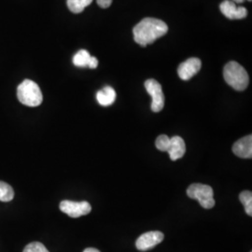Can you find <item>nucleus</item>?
I'll use <instances>...</instances> for the list:
<instances>
[{
	"label": "nucleus",
	"instance_id": "obj_1",
	"mask_svg": "<svg viewBox=\"0 0 252 252\" xmlns=\"http://www.w3.org/2000/svg\"><path fill=\"white\" fill-rule=\"evenodd\" d=\"M168 32L167 25L159 19L145 18L133 29L134 39L137 44L146 47Z\"/></svg>",
	"mask_w": 252,
	"mask_h": 252
},
{
	"label": "nucleus",
	"instance_id": "obj_2",
	"mask_svg": "<svg viewBox=\"0 0 252 252\" xmlns=\"http://www.w3.org/2000/svg\"><path fill=\"white\" fill-rule=\"evenodd\" d=\"M223 78L226 83L236 91L247 89L250 82V77L247 70L237 62H229L224 66Z\"/></svg>",
	"mask_w": 252,
	"mask_h": 252
},
{
	"label": "nucleus",
	"instance_id": "obj_3",
	"mask_svg": "<svg viewBox=\"0 0 252 252\" xmlns=\"http://www.w3.org/2000/svg\"><path fill=\"white\" fill-rule=\"evenodd\" d=\"M18 99L23 105L27 107H37L42 103L43 95L39 86L35 81L25 80L17 89Z\"/></svg>",
	"mask_w": 252,
	"mask_h": 252
},
{
	"label": "nucleus",
	"instance_id": "obj_4",
	"mask_svg": "<svg viewBox=\"0 0 252 252\" xmlns=\"http://www.w3.org/2000/svg\"><path fill=\"white\" fill-rule=\"evenodd\" d=\"M187 195L189 198L198 200L201 207L206 209H210L214 207L216 204L214 199L213 189L206 184H201V183L191 184L187 189Z\"/></svg>",
	"mask_w": 252,
	"mask_h": 252
},
{
	"label": "nucleus",
	"instance_id": "obj_5",
	"mask_svg": "<svg viewBox=\"0 0 252 252\" xmlns=\"http://www.w3.org/2000/svg\"><path fill=\"white\" fill-rule=\"evenodd\" d=\"M145 88L153 98L152 110L153 112H160L164 107V94L161 84L153 79H150L145 82Z\"/></svg>",
	"mask_w": 252,
	"mask_h": 252
},
{
	"label": "nucleus",
	"instance_id": "obj_6",
	"mask_svg": "<svg viewBox=\"0 0 252 252\" xmlns=\"http://www.w3.org/2000/svg\"><path fill=\"white\" fill-rule=\"evenodd\" d=\"M60 210L71 218H80L89 214L92 207L86 201L73 202L69 200H64L60 203Z\"/></svg>",
	"mask_w": 252,
	"mask_h": 252
},
{
	"label": "nucleus",
	"instance_id": "obj_7",
	"mask_svg": "<svg viewBox=\"0 0 252 252\" xmlns=\"http://www.w3.org/2000/svg\"><path fill=\"white\" fill-rule=\"evenodd\" d=\"M164 235L162 232L152 231L141 234L135 241V247L140 252H147L153 249L155 246L162 243Z\"/></svg>",
	"mask_w": 252,
	"mask_h": 252
},
{
	"label": "nucleus",
	"instance_id": "obj_8",
	"mask_svg": "<svg viewBox=\"0 0 252 252\" xmlns=\"http://www.w3.org/2000/svg\"><path fill=\"white\" fill-rule=\"evenodd\" d=\"M202 62L199 58H189L185 62L180 63L178 68V74L181 80L189 81L194 75L200 71Z\"/></svg>",
	"mask_w": 252,
	"mask_h": 252
},
{
	"label": "nucleus",
	"instance_id": "obj_9",
	"mask_svg": "<svg viewBox=\"0 0 252 252\" xmlns=\"http://www.w3.org/2000/svg\"><path fill=\"white\" fill-rule=\"evenodd\" d=\"M220 9L226 18L230 20H240L247 17L248 10L244 7H238L231 0H224L220 5Z\"/></svg>",
	"mask_w": 252,
	"mask_h": 252
},
{
	"label": "nucleus",
	"instance_id": "obj_10",
	"mask_svg": "<svg viewBox=\"0 0 252 252\" xmlns=\"http://www.w3.org/2000/svg\"><path fill=\"white\" fill-rule=\"evenodd\" d=\"M233 153L240 158L251 159L252 157V136L247 135L237 140L233 146Z\"/></svg>",
	"mask_w": 252,
	"mask_h": 252
},
{
	"label": "nucleus",
	"instance_id": "obj_11",
	"mask_svg": "<svg viewBox=\"0 0 252 252\" xmlns=\"http://www.w3.org/2000/svg\"><path fill=\"white\" fill-rule=\"evenodd\" d=\"M167 153L172 161H177L182 158L186 153V145L184 139L179 135H174L173 137H170V144Z\"/></svg>",
	"mask_w": 252,
	"mask_h": 252
},
{
	"label": "nucleus",
	"instance_id": "obj_12",
	"mask_svg": "<svg viewBox=\"0 0 252 252\" xmlns=\"http://www.w3.org/2000/svg\"><path fill=\"white\" fill-rule=\"evenodd\" d=\"M96 99L101 106L108 107L115 102L116 92L112 87L106 86L102 90L97 92Z\"/></svg>",
	"mask_w": 252,
	"mask_h": 252
},
{
	"label": "nucleus",
	"instance_id": "obj_13",
	"mask_svg": "<svg viewBox=\"0 0 252 252\" xmlns=\"http://www.w3.org/2000/svg\"><path fill=\"white\" fill-rule=\"evenodd\" d=\"M90 54L86 50H81L73 57V63L79 67L88 66L91 59Z\"/></svg>",
	"mask_w": 252,
	"mask_h": 252
},
{
	"label": "nucleus",
	"instance_id": "obj_14",
	"mask_svg": "<svg viewBox=\"0 0 252 252\" xmlns=\"http://www.w3.org/2000/svg\"><path fill=\"white\" fill-rule=\"evenodd\" d=\"M93 0H67V7L73 13H81L88 7Z\"/></svg>",
	"mask_w": 252,
	"mask_h": 252
},
{
	"label": "nucleus",
	"instance_id": "obj_15",
	"mask_svg": "<svg viewBox=\"0 0 252 252\" xmlns=\"http://www.w3.org/2000/svg\"><path fill=\"white\" fill-rule=\"evenodd\" d=\"M14 197V191L11 186L6 182L0 181V201L9 202Z\"/></svg>",
	"mask_w": 252,
	"mask_h": 252
},
{
	"label": "nucleus",
	"instance_id": "obj_16",
	"mask_svg": "<svg viewBox=\"0 0 252 252\" xmlns=\"http://www.w3.org/2000/svg\"><path fill=\"white\" fill-rule=\"evenodd\" d=\"M239 199L243 204L246 213L252 216V192L251 190H244L239 194Z\"/></svg>",
	"mask_w": 252,
	"mask_h": 252
},
{
	"label": "nucleus",
	"instance_id": "obj_17",
	"mask_svg": "<svg viewBox=\"0 0 252 252\" xmlns=\"http://www.w3.org/2000/svg\"><path fill=\"white\" fill-rule=\"evenodd\" d=\"M169 144H170V137L165 135H159L155 141L156 148L161 152H167Z\"/></svg>",
	"mask_w": 252,
	"mask_h": 252
},
{
	"label": "nucleus",
	"instance_id": "obj_18",
	"mask_svg": "<svg viewBox=\"0 0 252 252\" xmlns=\"http://www.w3.org/2000/svg\"><path fill=\"white\" fill-rule=\"evenodd\" d=\"M24 252H50L45 246L42 243L39 242H32V243L28 244L27 247L25 248Z\"/></svg>",
	"mask_w": 252,
	"mask_h": 252
},
{
	"label": "nucleus",
	"instance_id": "obj_19",
	"mask_svg": "<svg viewBox=\"0 0 252 252\" xmlns=\"http://www.w3.org/2000/svg\"><path fill=\"white\" fill-rule=\"evenodd\" d=\"M97 4L99 5V7L103 8V9H108L110 7L112 0H96Z\"/></svg>",
	"mask_w": 252,
	"mask_h": 252
},
{
	"label": "nucleus",
	"instance_id": "obj_20",
	"mask_svg": "<svg viewBox=\"0 0 252 252\" xmlns=\"http://www.w3.org/2000/svg\"><path fill=\"white\" fill-rule=\"evenodd\" d=\"M97 65H98V60L95 57L92 56L89 64H88V67H90L92 69H94V68L97 67Z\"/></svg>",
	"mask_w": 252,
	"mask_h": 252
},
{
	"label": "nucleus",
	"instance_id": "obj_21",
	"mask_svg": "<svg viewBox=\"0 0 252 252\" xmlns=\"http://www.w3.org/2000/svg\"><path fill=\"white\" fill-rule=\"evenodd\" d=\"M83 252H101L98 251V250H96V249H94V248H88V249H86L85 251Z\"/></svg>",
	"mask_w": 252,
	"mask_h": 252
},
{
	"label": "nucleus",
	"instance_id": "obj_22",
	"mask_svg": "<svg viewBox=\"0 0 252 252\" xmlns=\"http://www.w3.org/2000/svg\"><path fill=\"white\" fill-rule=\"evenodd\" d=\"M231 1H233V2L235 3V4H236V3H238V4H241V3H243L245 0H231ZM248 1H250V2H251L252 0H248Z\"/></svg>",
	"mask_w": 252,
	"mask_h": 252
}]
</instances>
